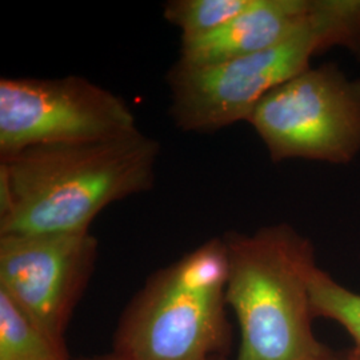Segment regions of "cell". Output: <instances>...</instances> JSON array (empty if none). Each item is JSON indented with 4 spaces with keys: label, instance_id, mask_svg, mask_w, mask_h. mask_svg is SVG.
Instances as JSON below:
<instances>
[{
    "label": "cell",
    "instance_id": "9",
    "mask_svg": "<svg viewBox=\"0 0 360 360\" xmlns=\"http://www.w3.org/2000/svg\"><path fill=\"white\" fill-rule=\"evenodd\" d=\"M0 360H72L0 290Z\"/></svg>",
    "mask_w": 360,
    "mask_h": 360
},
{
    "label": "cell",
    "instance_id": "12",
    "mask_svg": "<svg viewBox=\"0 0 360 360\" xmlns=\"http://www.w3.org/2000/svg\"><path fill=\"white\" fill-rule=\"evenodd\" d=\"M316 360H360V352L355 348L348 352H334L330 348Z\"/></svg>",
    "mask_w": 360,
    "mask_h": 360
},
{
    "label": "cell",
    "instance_id": "2",
    "mask_svg": "<svg viewBox=\"0 0 360 360\" xmlns=\"http://www.w3.org/2000/svg\"><path fill=\"white\" fill-rule=\"evenodd\" d=\"M227 304L240 328L235 360H316L328 349L312 331L314 245L288 224L227 232Z\"/></svg>",
    "mask_w": 360,
    "mask_h": 360
},
{
    "label": "cell",
    "instance_id": "5",
    "mask_svg": "<svg viewBox=\"0 0 360 360\" xmlns=\"http://www.w3.org/2000/svg\"><path fill=\"white\" fill-rule=\"evenodd\" d=\"M275 163L349 165L360 153V79L309 67L269 92L248 119Z\"/></svg>",
    "mask_w": 360,
    "mask_h": 360
},
{
    "label": "cell",
    "instance_id": "13",
    "mask_svg": "<svg viewBox=\"0 0 360 360\" xmlns=\"http://www.w3.org/2000/svg\"><path fill=\"white\" fill-rule=\"evenodd\" d=\"M75 360H126L120 356H117L114 352H108V354H103V355H96V356H87V358H77ZM210 360H226L223 358H214Z\"/></svg>",
    "mask_w": 360,
    "mask_h": 360
},
{
    "label": "cell",
    "instance_id": "1",
    "mask_svg": "<svg viewBox=\"0 0 360 360\" xmlns=\"http://www.w3.org/2000/svg\"><path fill=\"white\" fill-rule=\"evenodd\" d=\"M159 154L139 129L0 156V236L90 231L110 205L153 188Z\"/></svg>",
    "mask_w": 360,
    "mask_h": 360
},
{
    "label": "cell",
    "instance_id": "4",
    "mask_svg": "<svg viewBox=\"0 0 360 360\" xmlns=\"http://www.w3.org/2000/svg\"><path fill=\"white\" fill-rule=\"evenodd\" d=\"M342 47L360 59V0H322L309 26L283 43L217 65L168 72L169 112L179 129L214 132L248 122L274 89L311 67V58Z\"/></svg>",
    "mask_w": 360,
    "mask_h": 360
},
{
    "label": "cell",
    "instance_id": "7",
    "mask_svg": "<svg viewBox=\"0 0 360 360\" xmlns=\"http://www.w3.org/2000/svg\"><path fill=\"white\" fill-rule=\"evenodd\" d=\"M98 239L89 232L0 236V290L56 343L90 283Z\"/></svg>",
    "mask_w": 360,
    "mask_h": 360
},
{
    "label": "cell",
    "instance_id": "6",
    "mask_svg": "<svg viewBox=\"0 0 360 360\" xmlns=\"http://www.w3.org/2000/svg\"><path fill=\"white\" fill-rule=\"evenodd\" d=\"M138 131L127 103L86 77L0 79V156L39 146L117 139Z\"/></svg>",
    "mask_w": 360,
    "mask_h": 360
},
{
    "label": "cell",
    "instance_id": "3",
    "mask_svg": "<svg viewBox=\"0 0 360 360\" xmlns=\"http://www.w3.org/2000/svg\"><path fill=\"white\" fill-rule=\"evenodd\" d=\"M227 254L210 239L154 272L123 311L111 352L126 360L226 359Z\"/></svg>",
    "mask_w": 360,
    "mask_h": 360
},
{
    "label": "cell",
    "instance_id": "8",
    "mask_svg": "<svg viewBox=\"0 0 360 360\" xmlns=\"http://www.w3.org/2000/svg\"><path fill=\"white\" fill-rule=\"evenodd\" d=\"M321 4L322 0H254L218 31L181 40L176 65H217L278 46L309 26Z\"/></svg>",
    "mask_w": 360,
    "mask_h": 360
},
{
    "label": "cell",
    "instance_id": "11",
    "mask_svg": "<svg viewBox=\"0 0 360 360\" xmlns=\"http://www.w3.org/2000/svg\"><path fill=\"white\" fill-rule=\"evenodd\" d=\"M309 295L315 318H326L346 328L360 352V294L347 290L316 267L309 281Z\"/></svg>",
    "mask_w": 360,
    "mask_h": 360
},
{
    "label": "cell",
    "instance_id": "10",
    "mask_svg": "<svg viewBox=\"0 0 360 360\" xmlns=\"http://www.w3.org/2000/svg\"><path fill=\"white\" fill-rule=\"evenodd\" d=\"M254 0H171L165 19L181 31V40L207 37L245 13Z\"/></svg>",
    "mask_w": 360,
    "mask_h": 360
}]
</instances>
